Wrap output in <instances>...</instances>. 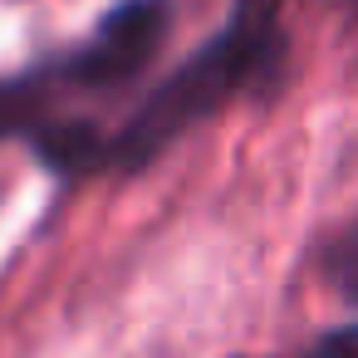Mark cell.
Masks as SVG:
<instances>
[{
  "instance_id": "5",
  "label": "cell",
  "mask_w": 358,
  "mask_h": 358,
  "mask_svg": "<svg viewBox=\"0 0 358 358\" xmlns=\"http://www.w3.org/2000/svg\"><path fill=\"white\" fill-rule=\"evenodd\" d=\"M324 280L348 299L358 304V226H348L343 236H334L324 245Z\"/></svg>"
},
{
  "instance_id": "1",
  "label": "cell",
  "mask_w": 358,
  "mask_h": 358,
  "mask_svg": "<svg viewBox=\"0 0 358 358\" xmlns=\"http://www.w3.org/2000/svg\"><path fill=\"white\" fill-rule=\"evenodd\" d=\"M280 6L285 0H236L231 20L187 64H177L138 103V113L113 133V167L143 172L182 133L221 113L236 94H275L285 74V55H289Z\"/></svg>"
},
{
  "instance_id": "4",
  "label": "cell",
  "mask_w": 358,
  "mask_h": 358,
  "mask_svg": "<svg viewBox=\"0 0 358 358\" xmlns=\"http://www.w3.org/2000/svg\"><path fill=\"white\" fill-rule=\"evenodd\" d=\"M59 74L55 69H25V74H6L0 79V143L6 138H30L50 113Z\"/></svg>"
},
{
  "instance_id": "2",
  "label": "cell",
  "mask_w": 358,
  "mask_h": 358,
  "mask_svg": "<svg viewBox=\"0 0 358 358\" xmlns=\"http://www.w3.org/2000/svg\"><path fill=\"white\" fill-rule=\"evenodd\" d=\"M167 30H172L167 0H123L99 20L84 50L55 64V74L59 84H74V89H123L157 59Z\"/></svg>"
},
{
  "instance_id": "6",
  "label": "cell",
  "mask_w": 358,
  "mask_h": 358,
  "mask_svg": "<svg viewBox=\"0 0 358 358\" xmlns=\"http://www.w3.org/2000/svg\"><path fill=\"white\" fill-rule=\"evenodd\" d=\"M304 358H358V324H334V329H324V334L304 348Z\"/></svg>"
},
{
  "instance_id": "3",
  "label": "cell",
  "mask_w": 358,
  "mask_h": 358,
  "mask_svg": "<svg viewBox=\"0 0 358 358\" xmlns=\"http://www.w3.org/2000/svg\"><path fill=\"white\" fill-rule=\"evenodd\" d=\"M30 148L59 177H89L99 167H113V138H103L89 118H45L30 133Z\"/></svg>"
},
{
  "instance_id": "7",
  "label": "cell",
  "mask_w": 358,
  "mask_h": 358,
  "mask_svg": "<svg viewBox=\"0 0 358 358\" xmlns=\"http://www.w3.org/2000/svg\"><path fill=\"white\" fill-rule=\"evenodd\" d=\"M343 6H348V15H353V20H358V0H343Z\"/></svg>"
}]
</instances>
